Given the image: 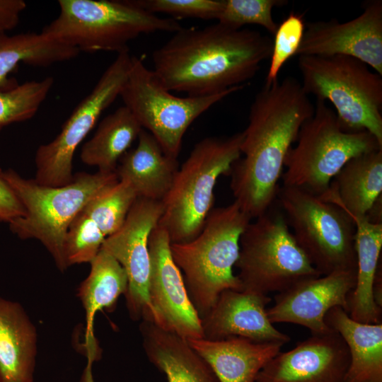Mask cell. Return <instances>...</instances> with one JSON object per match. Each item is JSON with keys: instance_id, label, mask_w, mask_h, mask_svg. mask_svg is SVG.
<instances>
[{"instance_id": "1", "label": "cell", "mask_w": 382, "mask_h": 382, "mask_svg": "<svg viewBox=\"0 0 382 382\" xmlns=\"http://www.w3.org/2000/svg\"><path fill=\"white\" fill-rule=\"evenodd\" d=\"M313 112L308 95L293 76L264 85L256 94L242 132L243 156L230 173L234 201L251 219L264 214L277 199L287 154Z\"/></svg>"}, {"instance_id": "2", "label": "cell", "mask_w": 382, "mask_h": 382, "mask_svg": "<svg viewBox=\"0 0 382 382\" xmlns=\"http://www.w3.org/2000/svg\"><path fill=\"white\" fill-rule=\"evenodd\" d=\"M272 38L216 23L182 28L152 54L154 71L169 91L210 96L245 85L270 58Z\"/></svg>"}, {"instance_id": "3", "label": "cell", "mask_w": 382, "mask_h": 382, "mask_svg": "<svg viewBox=\"0 0 382 382\" xmlns=\"http://www.w3.org/2000/svg\"><path fill=\"white\" fill-rule=\"evenodd\" d=\"M251 219L234 201L213 209L192 240L170 244L173 260L200 319L223 291L241 290L233 268L239 255L241 236Z\"/></svg>"}, {"instance_id": "4", "label": "cell", "mask_w": 382, "mask_h": 382, "mask_svg": "<svg viewBox=\"0 0 382 382\" xmlns=\"http://www.w3.org/2000/svg\"><path fill=\"white\" fill-rule=\"evenodd\" d=\"M4 175L24 209L22 216L8 223L11 231L21 239L38 240L62 272L67 269L64 240L70 223L91 199L119 181L115 171L78 173L59 187L40 185L12 169Z\"/></svg>"}, {"instance_id": "5", "label": "cell", "mask_w": 382, "mask_h": 382, "mask_svg": "<svg viewBox=\"0 0 382 382\" xmlns=\"http://www.w3.org/2000/svg\"><path fill=\"white\" fill-rule=\"evenodd\" d=\"M58 16L40 32L79 52L128 51L127 43L141 34L173 33L183 27L161 18L136 0H59Z\"/></svg>"}, {"instance_id": "6", "label": "cell", "mask_w": 382, "mask_h": 382, "mask_svg": "<svg viewBox=\"0 0 382 382\" xmlns=\"http://www.w3.org/2000/svg\"><path fill=\"white\" fill-rule=\"evenodd\" d=\"M242 139L243 132L204 138L178 168L161 201L163 213L157 224L167 232L171 243L190 241L199 233L213 209L218 178L230 175L241 157Z\"/></svg>"}, {"instance_id": "7", "label": "cell", "mask_w": 382, "mask_h": 382, "mask_svg": "<svg viewBox=\"0 0 382 382\" xmlns=\"http://www.w3.org/2000/svg\"><path fill=\"white\" fill-rule=\"evenodd\" d=\"M305 92L328 100L342 127L367 131L382 146V76L345 55L299 56Z\"/></svg>"}, {"instance_id": "8", "label": "cell", "mask_w": 382, "mask_h": 382, "mask_svg": "<svg viewBox=\"0 0 382 382\" xmlns=\"http://www.w3.org/2000/svg\"><path fill=\"white\" fill-rule=\"evenodd\" d=\"M286 157L283 186L323 195L341 168L362 154L382 149L369 132L345 130L325 101L316 100L314 112L301 125Z\"/></svg>"}, {"instance_id": "9", "label": "cell", "mask_w": 382, "mask_h": 382, "mask_svg": "<svg viewBox=\"0 0 382 382\" xmlns=\"http://www.w3.org/2000/svg\"><path fill=\"white\" fill-rule=\"evenodd\" d=\"M235 265L241 290L268 295L321 274L296 243L282 212L272 207L250 222Z\"/></svg>"}, {"instance_id": "10", "label": "cell", "mask_w": 382, "mask_h": 382, "mask_svg": "<svg viewBox=\"0 0 382 382\" xmlns=\"http://www.w3.org/2000/svg\"><path fill=\"white\" fill-rule=\"evenodd\" d=\"M277 198L296 243L321 275L357 270L355 225L343 209L292 187H279Z\"/></svg>"}, {"instance_id": "11", "label": "cell", "mask_w": 382, "mask_h": 382, "mask_svg": "<svg viewBox=\"0 0 382 382\" xmlns=\"http://www.w3.org/2000/svg\"><path fill=\"white\" fill-rule=\"evenodd\" d=\"M244 87L235 86L210 96L178 97L163 86L141 58L132 56L128 78L120 96L142 129L153 135L164 153L177 158L190 125L214 104Z\"/></svg>"}, {"instance_id": "12", "label": "cell", "mask_w": 382, "mask_h": 382, "mask_svg": "<svg viewBox=\"0 0 382 382\" xmlns=\"http://www.w3.org/2000/svg\"><path fill=\"white\" fill-rule=\"evenodd\" d=\"M131 64L129 50L118 53L92 91L73 110L58 135L37 148L34 178L37 183L59 187L72 181L75 151L94 127L103 112L120 96Z\"/></svg>"}, {"instance_id": "13", "label": "cell", "mask_w": 382, "mask_h": 382, "mask_svg": "<svg viewBox=\"0 0 382 382\" xmlns=\"http://www.w3.org/2000/svg\"><path fill=\"white\" fill-rule=\"evenodd\" d=\"M162 213L161 202L138 197L123 226L106 237L101 247L126 272L127 307L130 317L136 320L154 322L148 291L151 268L149 239Z\"/></svg>"}, {"instance_id": "14", "label": "cell", "mask_w": 382, "mask_h": 382, "mask_svg": "<svg viewBox=\"0 0 382 382\" xmlns=\"http://www.w3.org/2000/svg\"><path fill=\"white\" fill-rule=\"evenodd\" d=\"M170 241L160 226L149 239L150 275L149 298L154 323L186 340L204 338L201 319L185 287L180 269L170 252Z\"/></svg>"}, {"instance_id": "15", "label": "cell", "mask_w": 382, "mask_h": 382, "mask_svg": "<svg viewBox=\"0 0 382 382\" xmlns=\"http://www.w3.org/2000/svg\"><path fill=\"white\" fill-rule=\"evenodd\" d=\"M357 18L305 25L298 56L345 55L356 58L382 76V1L370 0Z\"/></svg>"}, {"instance_id": "16", "label": "cell", "mask_w": 382, "mask_h": 382, "mask_svg": "<svg viewBox=\"0 0 382 382\" xmlns=\"http://www.w3.org/2000/svg\"><path fill=\"white\" fill-rule=\"evenodd\" d=\"M357 270H340L308 278L277 293L267 308L270 322L287 323L308 328L311 335L330 330L325 322L328 311L340 306L348 313V299L354 289Z\"/></svg>"}, {"instance_id": "17", "label": "cell", "mask_w": 382, "mask_h": 382, "mask_svg": "<svg viewBox=\"0 0 382 382\" xmlns=\"http://www.w3.org/2000/svg\"><path fill=\"white\" fill-rule=\"evenodd\" d=\"M350 362L347 346L332 328L311 335L287 352H279L255 382H345Z\"/></svg>"}, {"instance_id": "18", "label": "cell", "mask_w": 382, "mask_h": 382, "mask_svg": "<svg viewBox=\"0 0 382 382\" xmlns=\"http://www.w3.org/2000/svg\"><path fill=\"white\" fill-rule=\"evenodd\" d=\"M271 301L265 294L231 289L223 291L201 319L204 338L238 337L260 343H287L290 337L277 330L267 316L266 306Z\"/></svg>"}, {"instance_id": "19", "label": "cell", "mask_w": 382, "mask_h": 382, "mask_svg": "<svg viewBox=\"0 0 382 382\" xmlns=\"http://www.w3.org/2000/svg\"><path fill=\"white\" fill-rule=\"evenodd\" d=\"M139 330L147 358L166 376L168 382H219L186 339L154 321L141 320Z\"/></svg>"}, {"instance_id": "20", "label": "cell", "mask_w": 382, "mask_h": 382, "mask_svg": "<svg viewBox=\"0 0 382 382\" xmlns=\"http://www.w3.org/2000/svg\"><path fill=\"white\" fill-rule=\"evenodd\" d=\"M137 146L120 159L115 173L128 183L138 197L161 202L178 170L177 158L166 155L148 131L141 129Z\"/></svg>"}, {"instance_id": "21", "label": "cell", "mask_w": 382, "mask_h": 382, "mask_svg": "<svg viewBox=\"0 0 382 382\" xmlns=\"http://www.w3.org/2000/svg\"><path fill=\"white\" fill-rule=\"evenodd\" d=\"M187 340L207 361L219 382H255L260 370L284 345L238 337Z\"/></svg>"}, {"instance_id": "22", "label": "cell", "mask_w": 382, "mask_h": 382, "mask_svg": "<svg viewBox=\"0 0 382 382\" xmlns=\"http://www.w3.org/2000/svg\"><path fill=\"white\" fill-rule=\"evenodd\" d=\"M37 332L17 302L0 296V382H33Z\"/></svg>"}, {"instance_id": "23", "label": "cell", "mask_w": 382, "mask_h": 382, "mask_svg": "<svg viewBox=\"0 0 382 382\" xmlns=\"http://www.w3.org/2000/svg\"><path fill=\"white\" fill-rule=\"evenodd\" d=\"M382 193V149L350 159L320 197L350 216H365Z\"/></svg>"}, {"instance_id": "24", "label": "cell", "mask_w": 382, "mask_h": 382, "mask_svg": "<svg viewBox=\"0 0 382 382\" xmlns=\"http://www.w3.org/2000/svg\"><path fill=\"white\" fill-rule=\"evenodd\" d=\"M350 216V215H349ZM354 221L357 280L348 299V314L363 323H382V308L375 303L373 289L382 249V224L365 216H350Z\"/></svg>"}, {"instance_id": "25", "label": "cell", "mask_w": 382, "mask_h": 382, "mask_svg": "<svg viewBox=\"0 0 382 382\" xmlns=\"http://www.w3.org/2000/svg\"><path fill=\"white\" fill-rule=\"evenodd\" d=\"M325 322L341 335L349 349L345 382H382V323L356 321L340 306L328 311Z\"/></svg>"}, {"instance_id": "26", "label": "cell", "mask_w": 382, "mask_h": 382, "mask_svg": "<svg viewBox=\"0 0 382 382\" xmlns=\"http://www.w3.org/2000/svg\"><path fill=\"white\" fill-rule=\"evenodd\" d=\"M142 127L125 105L105 117L83 146L80 158L98 170L115 172L121 157L137 139Z\"/></svg>"}, {"instance_id": "27", "label": "cell", "mask_w": 382, "mask_h": 382, "mask_svg": "<svg viewBox=\"0 0 382 382\" xmlns=\"http://www.w3.org/2000/svg\"><path fill=\"white\" fill-rule=\"evenodd\" d=\"M80 52L52 40L42 33H26L0 35V90L16 85L7 76L21 63L34 66H48L71 59Z\"/></svg>"}, {"instance_id": "28", "label": "cell", "mask_w": 382, "mask_h": 382, "mask_svg": "<svg viewBox=\"0 0 382 382\" xmlns=\"http://www.w3.org/2000/svg\"><path fill=\"white\" fill-rule=\"evenodd\" d=\"M90 264V273L78 289L89 328L96 313L104 308H112L128 287L125 270L108 253L100 249Z\"/></svg>"}, {"instance_id": "29", "label": "cell", "mask_w": 382, "mask_h": 382, "mask_svg": "<svg viewBox=\"0 0 382 382\" xmlns=\"http://www.w3.org/2000/svg\"><path fill=\"white\" fill-rule=\"evenodd\" d=\"M137 198L132 187L119 180L91 199L82 212L93 219L108 237L123 226Z\"/></svg>"}, {"instance_id": "30", "label": "cell", "mask_w": 382, "mask_h": 382, "mask_svg": "<svg viewBox=\"0 0 382 382\" xmlns=\"http://www.w3.org/2000/svg\"><path fill=\"white\" fill-rule=\"evenodd\" d=\"M52 77L30 81L0 90V129L32 118L48 96Z\"/></svg>"}, {"instance_id": "31", "label": "cell", "mask_w": 382, "mask_h": 382, "mask_svg": "<svg viewBox=\"0 0 382 382\" xmlns=\"http://www.w3.org/2000/svg\"><path fill=\"white\" fill-rule=\"evenodd\" d=\"M105 238L94 221L81 210L65 234L64 256L66 267L90 263L100 250Z\"/></svg>"}, {"instance_id": "32", "label": "cell", "mask_w": 382, "mask_h": 382, "mask_svg": "<svg viewBox=\"0 0 382 382\" xmlns=\"http://www.w3.org/2000/svg\"><path fill=\"white\" fill-rule=\"evenodd\" d=\"M286 4L284 0H224L217 21L233 29H241L247 24L258 25L274 36L278 24L274 21L272 10Z\"/></svg>"}, {"instance_id": "33", "label": "cell", "mask_w": 382, "mask_h": 382, "mask_svg": "<svg viewBox=\"0 0 382 382\" xmlns=\"http://www.w3.org/2000/svg\"><path fill=\"white\" fill-rule=\"evenodd\" d=\"M303 15L291 12L278 25L272 38L270 63L265 77V86L278 81L280 70L294 55H296L305 30Z\"/></svg>"}, {"instance_id": "34", "label": "cell", "mask_w": 382, "mask_h": 382, "mask_svg": "<svg viewBox=\"0 0 382 382\" xmlns=\"http://www.w3.org/2000/svg\"><path fill=\"white\" fill-rule=\"evenodd\" d=\"M137 4L152 13H167L175 18H197L216 19L224 0H136Z\"/></svg>"}, {"instance_id": "35", "label": "cell", "mask_w": 382, "mask_h": 382, "mask_svg": "<svg viewBox=\"0 0 382 382\" xmlns=\"http://www.w3.org/2000/svg\"><path fill=\"white\" fill-rule=\"evenodd\" d=\"M24 209L6 182L4 171L0 168V222L10 223L22 216Z\"/></svg>"}, {"instance_id": "36", "label": "cell", "mask_w": 382, "mask_h": 382, "mask_svg": "<svg viewBox=\"0 0 382 382\" xmlns=\"http://www.w3.org/2000/svg\"><path fill=\"white\" fill-rule=\"evenodd\" d=\"M25 8L23 0H0V35L17 25Z\"/></svg>"}, {"instance_id": "37", "label": "cell", "mask_w": 382, "mask_h": 382, "mask_svg": "<svg viewBox=\"0 0 382 382\" xmlns=\"http://www.w3.org/2000/svg\"><path fill=\"white\" fill-rule=\"evenodd\" d=\"M80 382H94L91 371V361L85 368Z\"/></svg>"}]
</instances>
